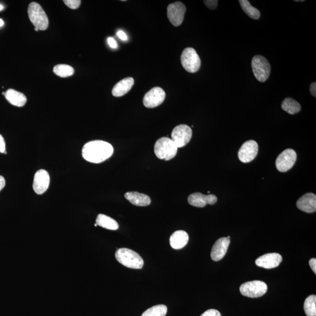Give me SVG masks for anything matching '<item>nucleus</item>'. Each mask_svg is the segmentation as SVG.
Returning a JSON list of instances; mask_svg holds the SVG:
<instances>
[{
  "mask_svg": "<svg viewBox=\"0 0 316 316\" xmlns=\"http://www.w3.org/2000/svg\"><path fill=\"white\" fill-rule=\"evenodd\" d=\"M114 149L109 142L101 140L87 142L83 147L82 156L85 160L93 164H100L109 159Z\"/></svg>",
  "mask_w": 316,
  "mask_h": 316,
  "instance_id": "1",
  "label": "nucleus"
},
{
  "mask_svg": "<svg viewBox=\"0 0 316 316\" xmlns=\"http://www.w3.org/2000/svg\"><path fill=\"white\" fill-rule=\"evenodd\" d=\"M116 258L118 263L129 268L140 269L143 267L144 262L137 252L123 248L118 249L116 252Z\"/></svg>",
  "mask_w": 316,
  "mask_h": 316,
  "instance_id": "2",
  "label": "nucleus"
},
{
  "mask_svg": "<svg viewBox=\"0 0 316 316\" xmlns=\"http://www.w3.org/2000/svg\"><path fill=\"white\" fill-rule=\"evenodd\" d=\"M154 152L159 159L169 161L177 154L178 147L171 139L162 137L156 142Z\"/></svg>",
  "mask_w": 316,
  "mask_h": 316,
  "instance_id": "3",
  "label": "nucleus"
},
{
  "mask_svg": "<svg viewBox=\"0 0 316 316\" xmlns=\"http://www.w3.org/2000/svg\"><path fill=\"white\" fill-rule=\"evenodd\" d=\"M28 16L32 24L39 31L46 30L49 25L47 14L41 5L35 2H31L28 7Z\"/></svg>",
  "mask_w": 316,
  "mask_h": 316,
  "instance_id": "4",
  "label": "nucleus"
},
{
  "mask_svg": "<svg viewBox=\"0 0 316 316\" xmlns=\"http://www.w3.org/2000/svg\"><path fill=\"white\" fill-rule=\"evenodd\" d=\"M181 64L187 72H197L201 67V60L196 51L192 48L184 49L181 55Z\"/></svg>",
  "mask_w": 316,
  "mask_h": 316,
  "instance_id": "5",
  "label": "nucleus"
},
{
  "mask_svg": "<svg viewBox=\"0 0 316 316\" xmlns=\"http://www.w3.org/2000/svg\"><path fill=\"white\" fill-rule=\"evenodd\" d=\"M252 69L255 78L259 82H265L269 78L270 66L268 61L265 57L255 56L252 60Z\"/></svg>",
  "mask_w": 316,
  "mask_h": 316,
  "instance_id": "6",
  "label": "nucleus"
},
{
  "mask_svg": "<svg viewBox=\"0 0 316 316\" xmlns=\"http://www.w3.org/2000/svg\"><path fill=\"white\" fill-rule=\"evenodd\" d=\"M267 284L261 281H253L241 284L240 292L244 297L257 298L263 297L267 292Z\"/></svg>",
  "mask_w": 316,
  "mask_h": 316,
  "instance_id": "7",
  "label": "nucleus"
},
{
  "mask_svg": "<svg viewBox=\"0 0 316 316\" xmlns=\"http://www.w3.org/2000/svg\"><path fill=\"white\" fill-rule=\"evenodd\" d=\"M172 140L176 147L182 148L189 143L192 137V130L187 125H179L172 132Z\"/></svg>",
  "mask_w": 316,
  "mask_h": 316,
  "instance_id": "8",
  "label": "nucleus"
},
{
  "mask_svg": "<svg viewBox=\"0 0 316 316\" xmlns=\"http://www.w3.org/2000/svg\"><path fill=\"white\" fill-rule=\"evenodd\" d=\"M297 159V155L295 150L287 149L278 156L276 160V167L279 171L286 172L294 166Z\"/></svg>",
  "mask_w": 316,
  "mask_h": 316,
  "instance_id": "9",
  "label": "nucleus"
},
{
  "mask_svg": "<svg viewBox=\"0 0 316 316\" xmlns=\"http://www.w3.org/2000/svg\"><path fill=\"white\" fill-rule=\"evenodd\" d=\"M186 7L181 2H175L168 5L167 16L170 23L175 27L180 26L183 21Z\"/></svg>",
  "mask_w": 316,
  "mask_h": 316,
  "instance_id": "10",
  "label": "nucleus"
},
{
  "mask_svg": "<svg viewBox=\"0 0 316 316\" xmlns=\"http://www.w3.org/2000/svg\"><path fill=\"white\" fill-rule=\"evenodd\" d=\"M166 94L161 87L152 88L144 97L143 103L145 107L152 109L160 105L165 100Z\"/></svg>",
  "mask_w": 316,
  "mask_h": 316,
  "instance_id": "11",
  "label": "nucleus"
},
{
  "mask_svg": "<svg viewBox=\"0 0 316 316\" xmlns=\"http://www.w3.org/2000/svg\"><path fill=\"white\" fill-rule=\"evenodd\" d=\"M258 152V145L254 140L248 141L242 145L239 150L238 155L240 160L243 163H249L256 158Z\"/></svg>",
  "mask_w": 316,
  "mask_h": 316,
  "instance_id": "12",
  "label": "nucleus"
},
{
  "mask_svg": "<svg viewBox=\"0 0 316 316\" xmlns=\"http://www.w3.org/2000/svg\"><path fill=\"white\" fill-rule=\"evenodd\" d=\"M50 176L49 173L44 169L38 170L34 175L33 189L36 194H44L49 188L50 184Z\"/></svg>",
  "mask_w": 316,
  "mask_h": 316,
  "instance_id": "13",
  "label": "nucleus"
},
{
  "mask_svg": "<svg viewBox=\"0 0 316 316\" xmlns=\"http://www.w3.org/2000/svg\"><path fill=\"white\" fill-rule=\"evenodd\" d=\"M283 261V257L278 253H269L259 257L255 261L258 266L266 269H272L280 266Z\"/></svg>",
  "mask_w": 316,
  "mask_h": 316,
  "instance_id": "14",
  "label": "nucleus"
},
{
  "mask_svg": "<svg viewBox=\"0 0 316 316\" xmlns=\"http://www.w3.org/2000/svg\"><path fill=\"white\" fill-rule=\"evenodd\" d=\"M217 201V198L215 195H205L200 193H193L188 197L189 203L196 207H204L207 204L213 205Z\"/></svg>",
  "mask_w": 316,
  "mask_h": 316,
  "instance_id": "15",
  "label": "nucleus"
},
{
  "mask_svg": "<svg viewBox=\"0 0 316 316\" xmlns=\"http://www.w3.org/2000/svg\"><path fill=\"white\" fill-rule=\"evenodd\" d=\"M230 244V240L227 237L219 238L213 246L211 251V258L214 261H219L226 255Z\"/></svg>",
  "mask_w": 316,
  "mask_h": 316,
  "instance_id": "16",
  "label": "nucleus"
},
{
  "mask_svg": "<svg viewBox=\"0 0 316 316\" xmlns=\"http://www.w3.org/2000/svg\"><path fill=\"white\" fill-rule=\"evenodd\" d=\"M299 209L307 213H312L316 210V196L313 193H308L303 195L297 203Z\"/></svg>",
  "mask_w": 316,
  "mask_h": 316,
  "instance_id": "17",
  "label": "nucleus"
},
{
  "mask_svg": "<svg viewBox=\"0 0 316 316\" xmlns=\"http://www.w3.org/2000/svg\"><path fill=\"white\" fill-rule=\"evenodd\" d=\"M124 196L131 203L136 206H147L151 203V199L149 196L143 193L130 192L125 193Z\"/></svg>",
  "mask_w": 316,
  "mask_h": 316,
  "instance_id": "18",
  "label": "nucleus"
},
{
  "mask_svg": "<svg viewBox=\"0 0 316 316\" xmlns=\"http://www.w3.org/2000/svg\"><path fill=\"white\" fill-rule=\"evenodd\" d=\"M188 241H189V235L184 231H176L170 237V246L175 249H183L186 246Z\"/></svg>",
  "mask_w": 316,
  "mask_h": 316,
  "instance_id": "19",
  "label": "nucleus"
},
{
  "mask_svg": "<svg viewBox=\"0 0 316 316\" xmlns=\"http://www.w3.org/2000/svg\"><path fill=\"white\" fill-rule=\"evenodd\" d=\"M133 84H134V80L133 78H127L121 80L113 87V95L119 98L126 95L132 89Z\"/></svg>",
  "mask_w": 316,
  "mask_h": 316,
  "instance_id": "20",
  "label": "nucleus"
},
{
  "mask_svg": "<svg viewBox=\"0 0 316 316\" xmlns=\"http://www.w3.org/2000/svg\"><path fill=\"white\" fill-rule=\"evenodd\" d=\"M5 97L7 101L14 106L21 107L27 103L26 96L23 93L14 89H8L5 92Z\"/></svg>",
  "mask_w": 316,
  "mask_h": 316,
  "instance_id": "21",
  "label": "nucleus"
},
{
  "mask_svg": "<svg viewBox=\"0 0 316 316\" xmlns=\"http://www.w3.org/2000/svg\"><path fill=\"white\" fill-rule=\"evenodd\" d=\"M96 224L104 229L110 230L118 229L119 225L115 220L106 215L100 214L96 218Z\"/></svg>",
  "mask_w": 316,
  "mask_h": 316,
  "instance_id": "22",
  "label": "nucleus"
},
{
  "mask_svg": "<svg viewBox=\"0 0 316 316\" xmlns=\"http://www.w3.org/2000/svg\"><path fill=\"white\" fill-rule=\"evenodd\" d=\"M282 109L284 112L293 115L300 112L301 105L298 102L292 98H287L284 100L281 105Z\"/></svg>",
  "mask_w": 316,
  "mask_h": 316,
  "instance_id": "23",
  "label": "nucleus"
},
{
  "mask_svg": "<svg viewBox=\"0 0 316 316\" xmlns=\"http://www.w3.org/2000/svg\"><path fill=\"white\" fill-rule=\"evenodd\" d=\"M239 2H240L242 9L250 18L254 19H258L260 18L261 14L260 11L252 7L249 1H247V0H240Z\"/></svg>",
  "mask_w": 316,
  "mask_h": 316,
  "instance_id": "24",
  "label": "nucleus"
},
{
  "mask_svg": "<svg viewBox=\"0 0 316 316\" xmlns=\"http://www.w3.org/2000/svg\"><path fill=\"white\" fill-rule=\"evenodd\" d=\"M304 310L307 316H316V297L315 295L309 296L304 303Z\"/></svg>",
  "mask_w": 316,
  "mask_h": 316,
  "instance_id": "25",
  "label": "nucleus"
},
{
  "mask_svg": "<svg viewBox=\"0 0 316 316\" xmlns=\"http://www.w3.org/2000/svg\"><path fill=\"white\" fill-rule=\"evenodd\" d=\"M53 72L61 78H67L75 72L73 68L67 65H58L53 67Z\"/></svg>",
  "mask_w": 316,
  "mask_h": 316,
  "instance_id": "26",
  "label": "nucleus"
},
{
  "mask_svg": "<svg viewBox=\"0 0 316 316\" xmlns=\"http://www.w3.org/2000/svg\"><path fill=\"white\" fill-rule=\"evenodd\" d=\"M167 312V307L164 304H159L147 309L141 316H165Z\"/></svg>",
  "mask_w": 316,
  "mask_h": 316,
  "instance_id": "27",
  "label": "nucleus"
},
{
  "mask_svg": "<svg viewBox=\"0 0 316 316\" xmlns=\"http://www.w3.org/2000/svg\"><path fill=\"white\" fill-rule=\"evenodd\" d=\"M64 2L68 7L73 10L78 9L81 4V0H65Z\"/></svg>",
  "mask_w": 316,
  "mask_h": 316,
  "instance_id": "28",
  "label": "nucleus"
},
{
  "mask_svg": "<svg viewBox=\"0 0 316 316\" xmlns=\"http://www.w3.org/2000/svg\"><path fill=\"white\" fill-rule=\"evenodd\" d=\"M204 2L210 9L215 10L217 8L218 1L217 0H207V1H204Z\"/></svg>",
  "mask_w": 316,
  "mask_h": 316,
  "instance_id": "29",
  "label": "nucleus"
},
{
  "mask_svg": "<svg viewBox=\"0 0 316 316\" xmlns=\"http://www.w3.org/2000/svg\"><path fill=\"white\" fill-rule=\"evenodd\" d=\"M200 316H221V315L217 310L210 309L203 313Z\"/></svg>",
  "mask_w": 316,
  "mask_h": 316,
  "instance_id": "30",
  "label": "nucleus"
},
{
  "mask_svg": "<svg viewBox=\"0 0 316 316\" xmlns=\"http://www.w3.org/2000/svg\"><path fill=\"white\" fill-rule=\"evenodd\" d=\"M5 142L3 136L0 134V152L5 153Z\"/></svg>",
  "mask_w": 316,
  "mask_h": 316,
  "instance_id": "31",
  "label": "nucleus"
},
{
  "mask_svg": "<svg viewBox=\"0 0 316 316\" xmlns=\"http://www.w3.org/2000/svg\"><path fill=\"white\" fill-rule=\"evenodd\" d=\"M107 42L108 44L110 45V47L113 48V49H116V48H117V44H116V42L115 41V39L112 38V37H109V38L107 39Z\"/></svg>",
  "mask_w": 316,
  "mask_h": 316,
  "instance_id": "32",
  "label": "nucleus"
},
{
  "mask_svg": "<svg viewBox=\"0 0 316 316\" xmlns=\"http://www.w3.org/2000/svg\"><path fill=\"white\" fill-rule=\"evenodd\" d=\"M116 35H117L118 38L122 40V41H127L128 39L126 33H125L124 31H118L117 33H116Z\"/></svg>",
  "mask_w": 316,
  "mask_h": 316,
  "instance_id": "33",
  "label": "nucleus"
},
{
  "mask_svg": "<svg viewBox=\"0 0 316 316\" xmlns=\"http://www.w3.org/2000/svg\"><path fill=\"white\" fill-rule=\"evenodd\" d=\"M309 265L310 267L312 269L313 272L316 274V258H312L311 260L309 261Z\"/></svg>",
  "mask_w": 316,
  "mask_h": 316,
  "instance_id": "34",
  "label": "nucleus"
},
{
  "mask_svg": "<svg viewBox=\"0 0 316 316\" xmlns=\"http://www.w3.org/2000/svg\"><path fill=\"white\" fill-rule=\"evenodd\" d=\"M310 93H311L313 97H315L316 98V82H313L311 84H310Z\"/></svg>",
  "mask_w": 316,
  "mask_h": 316,
  "instance_id": "35",
  "label": "nucleus"
},
{
  "mask_svg": "<svg viewBox=\"0 0 316 316\" xmlns=\"http://www.w3.org/2000/svg\"><path fill=\"white\" fill-rule=\"evenodd\" d=\"M5 186V180L3 176H0V191L4 189Z\"/></svg>",
  "mask_w": 316,
  "mask_h": 316,
  "instance_id": "36",
  "label": "nucleus"
},
{
  "mask_svg": "<svg viewBox=\"0 0 316 316\" xmlns=\"http://www.w3.org/2000/svg\"><path fill=\"white\" fill-rule=\"evenodd\" d=\"M4 21L2 19L0 18V27H1L2 26H3L4 25Z\"/></svg>",
  "mask_w": 316,
  "mask_h": 316,
  "instance_id": "37",
  "label": "nucleus"
},
{
  "mask_svg": "<svg viewBox=\"0 0 316 316\" xmlns=\"http://www.w3.org/2000/svg\"><path fill=\"white\" fill-rule=\"evenodd\" d=\"M3 9H4L3 5L0 4V11H2Z\"/></svg>",
  "mask_w": 316,
  "mask_h": 316,
  "instance_id": "38",
  "label": "nucleus"
},
{
  "mask_svg": "<svg viewBox=\"0 0 316 316\" xmlns=\"http://www.w3.org/2000/svg\"><path fill=\"white\" fill-rule=\"evenodd\" d=\"M35 30L36 31H39V30L38 29V28H35Z\"/></svg>",
  "mask_w": 316,
  "mask_h": 316,
  "instance_id": "39",
  "label": "nucleus"
},
{
  "mask_svg": "<svg viewBox=\"0 0 316 316\" xmlns=\"http://www.w3.org/2000/svg\"><path fill=\"white\" fill-rule=\"evenodd\" d=\"M2 95H4V96H5V92H3V93H2Z\"/></svg>",
  "mask_w": 316,
  "mask_h": 316,
  "instance_id": "40",
  "label": "nucleus"
},
{
  "mask_svg": "<svg viewBox=\"0 0 316 316\" xmlns=\"http://www.w3.org/2000/svg\"><path fill=\"white\" fill-rule=\"evenodd\" d=\"M227 238L230 239V236H228Z\"/></svg>",
  "mask_w": 316,
  "mask_h": 316,
  "instance_id": "41",
  "label": "nucleus"
},
{
  "mask_svg": "<svg viewBox=\"0 0 316 316\" xmlns=\"http://www.w3.org/2000/svg\"><path fill=\"white\" fill-rule=\"evenodd\" d=\"M95 227H97V226H98V225H97V224L96 223V224H95Z\"/></svg>",
  "mask_w": 316,
  "mask_h": 316,
  "instance_id": "42",
  "label": "nucleus"
}]
</instances>
